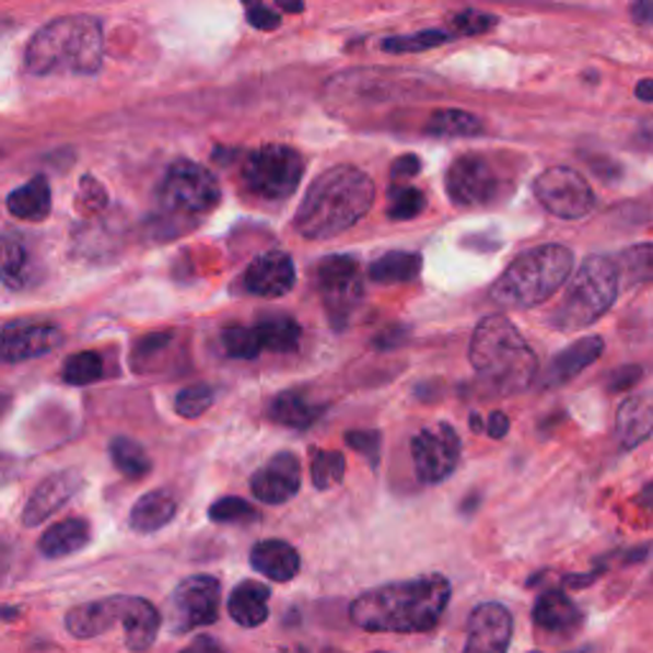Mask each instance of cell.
<instances>
[{"label": "cell", "mask_w": 653, "mask_h": 653, "mask_svg": "<svg viewBox=\"0 0 653 653\" xmlns=\"http://www.w3.org/2000/svg\"><path fill=\"white\" fill-rule=\"evenodd\" d=\"M450 597L444 574H421L368 590L350 605V618L371 633H424L440 623Z\"/></svg>", "instance_id": "6da1fadb"}, {"label": "cell", "mask_w": 653, "mask_h": 653, "mask_svg": "<svg viewBox=\"0 0 653 653\" xmlns=\"http://www.w3.org/2000/svg\"><path fill=\"white\" fill-rule=\"evenodd\" d=\"M375 184L363 168L337 164L319 174L299 205L294 228L310 241H327L358 225L373 207Z\"/></svg>", "instance_id": "7a4b0ae2"}, {"label": "cell", "mask_w": 653, "mask_h": 653, "mask_svg": "<svg viewBox=\"0 0 653 653\" xmlns=\"http://www.w3.org/2000/svg\"><path fill=\"white\" fill-rule=\"evenodd\" d=\"M103 23L92 15H65L38 28L26 46L34 74H95L103 67Z\"/></svg>", "instance_id": "3957f363"}, {"label": "cell", "mask_w": 653, "mask_h": 653, "mask_svg": "<svg viewBox=\"0 0 653 653\" xmlns=\"http://www.w3.org/2000/svg\"><path fill=\"white\" fill-rule=\"evenodd\" d=\"M470 363L475 373L501 394H516L532 386L539 371V358L511 319L493 314L475 327L470 340Z\"/></svg>", "instance_id": "277c9868"}, {"label": "cell", "mask_w": 653, "mask_h": 653, "mask_svg": "<svg viewBox=\"0 0 653 653\" xmlns=\"http://www.w3.org/2000/svg\"><path fill=\"white\" fill-rule=\"evenodd\" d=\"M574 256L567 245L547 243L539 248L521 253L511 260V266L498 276L490 289V296L503 306H539L557 294L570 279Z\"/></svg>", "instance_id": "5b68a950"}, {"label": "cell", "mask_w": 653, "mask_h": 653, "mask_svg": "<svg viewBox=\"0 0 653 653\" xmlns=\"http://www.w3.org/2000/svg\"><path fill=\"white\" fill-rule=\"evenodd\" d=\"M67 631L74 639H97L115 626H123L126 631V646L133 653H143L153 646L161 628V613L156 605L143 600V597L115 595L103 600L77 605L65 618Z\"/></svg>", "instance_id": "8992f818"}, {"label": "cell", "mask_w": 653, "mask_h": 653, "mask_svg": "<svg viewBox=\"0 0 653 653\" xmlns=\"http://www.w3.org/2000/svg\"><path fill=\"white\" fill-rule=\"evenodd\" d=\"M618 287L620 281L616 260L605 256H590L578 268V273L572 276V283L567 287L562 304H559L555 317H551V325L562 329V333L595 325L616 304Z\"/></svg>", "instance_id": "52a82bcc"}, {"label": "cell", "mask_w": 653, "mask_h": 653, "mask_svg": "<svg viewBox=\"0 0 653 653\" xmlns=\"http://www.w3.org/2000/svg\"><path fill=\"white\" fill-rule=\"evenodd\" d=\"M304 176L302 153L283 143H266L260 149L250 151L243 161V182L248 191L268 199V202H281L294 195Z\"/></svg>", "instance_id": "ba28073f"}, {"label": "cell", "mask_w": 653, "mask_h": 653, "mask_svg": "<svg viewBox=\"0 0 653 653\" xmlns=\"http://www.w3.org/2000/svg\"><path fill=\"white\" fill-rule=\"evenodd\" d=\"M159 207L176 218H199L220 205V184L195 161H174L156 189Z\"/></svg>", "instance_id": "9c48e42d"}, {"label": "cell", "mask_w": 653, "mask_h": 653, "mask_svg": "<svg viewBox=\"0 0 653 653\" xmlns=\"http://www.w3.org/2000/svg\"><path fill=\"white\" fill-rule=\"evenodd\" d=\"M447 195L463 210L493 207L511 191V179L486 153H465L447 168Z\"/></svg>", "instance_id": "30bf717a"}, {"label": "cell", "mask_w": 653, "mask_h": 653, "mask_svg": "<svg viewBox=\"0 0 653 653\" xmlns=\"http://www.w3.org/2000/svg\"><path fill=\"white\" fill-rule=\"evenodd\" d=\"M317 287L329 322L335 329H342L350 322V314L358 310L365 291L358 260L350 256L325 258L317 268Z\"/></svg>", "instance_id": "8fae6325"}, {"label": "cell", "mask_w": 653, "mask_h": 653, "mask_svg": "<svg viewBox=\"0 0 653 653\" xmlns=\"http://www.w3.org/2000/svg\"><path fill=\"white\" fill-rule=\"evenodd\" d=\"M534 195L551 214L562 220H580L595 207L593 187L570 166H551L541 172L534 182Z\"/></svg>", "instance_id": "7c38bea8"}, {"label": "cell", "mask_w": 653, "mask_h": 653, "mask_svg": "<svg viewBox=\"0 0 653 653\" xmlns=\"http://www.w3.org/2000/svg\"><path fill=\"white\" fill-rule=\"evenodd\" d=\"M220 582L210 574L182 580L168 600V623L174 633H187L210 626L220 618Z\"/></svg>", "instance_id": "4fadbf2b"}, {"label": "cell", "mask_w": 653, "mask_h": 653, "mask_svg": "<svg viewBox=\"0 0 653 653\" xmlns=\"http://www.w3.org/2000/svg\"><path fill=\"white\" fill-rule=\"evenodd\" d=\"M463 442L452 424L424 427L411 440V459L417 478L424 486H436L457 470Z\"/></svg>", "instance_id": "5bb4252c"}, {"label": "cell", "mask_w": 653, "mask_h": 653, "mask_svg": "<svg viewBox=\"0 0 653 653\" xmlns=\"http://www.w3.org/2000/svg\"><path fill=\"white\" fill-rule=\"evenodd\" d=\"M61 340H65L61 329L49 322H11L0 329V365L49 355Z\"/></svg>", "instance_id": "9a60e30c"}, {"label": "cell", "mask_w": 653, "mask_h": 653, "mask_svg": "<svg viewBox=\"0 0 653 653\" xmlns=\"http://www.w3.org/2000/svg\"><path fill=\"white\" fill-rule=\"evenodd\" d=\"M513 616L501 603H482L470 613L463 653H509Z\"/></svg>", "instance_id": "2e32d148"}, {"label": "cell", "mask_w": 653, "mask_h": 653, "mask_svg": "<svg viewBox=\"0 0 653 653\" xmlns=\"http://www.w3.org/2000/svg\"><path fill=\"white\" fill-rule=\"evenodd\" d=\"M302 488V463L294 452H279L250 478V490L260 503L281 505Z\"/></svg>", "instance_id": "e0dca14e"}, {"label": "cell", "mask_w": 653, "mask_h": 653, "mask_svg": "<svg viewBox=\"0 0 653 653\" xmlns=\"http://www.w3.org/2000/svg\"><path fill=\"white\" fill-rule=\"evenodd\" d=\"M296 283V268L289 253L271 250L258 256L253 264L245 268L241 289L250 296L260 299H279L289 294Z\"/></svg>", "instance_id": "ac0fdd59"}, {"label": "cell", "mask_w": 653, "mask_h": 653, "mask_svg": "<svg viewBox=\"0 0 653 653\" xmlns=\"http://www.w3.org/2000/svg\"><path fill=\"white\" fill-rule=\"evenodd\" d=\"M82 488L80 473L61 470L57 475L42 480L34 490V495L28 498L26 509H23V526H42L46 518H51L61 505L72 501V495Z\"/></svg>", "instance_id": "d6986e66"}, {"label": "cell", "mask_w": 653, "mask_h": 653, "mask_svg": "<svg viewBox=\"0 0 653 653\" xmlns=\"http://www.w3.org/2000/svg\"><path fill=\"white\" fill-rule=\"evenodd\" d=\"M582 610L567 597L562 590H549L534 605V626L547 639H572L582 628Z\"/></svg>", "instance_id": "ffe728a7"}, {"label": "cell", "mask_w": 653, "mask_h": 653, "mask_svg": "<svg viewBox=\"0 0 653 653\" xmlns=\"http://www.w3.org/2000/svg\"><path fill=\"white\" fill-rule=\"evenodd\" d=\"M250 564H253V570L260 572L264 578L273 580V582L294 580L299 570H302L299 551L291 547V544L281 541V539L258 541L256 547L250 549Z\"/></svg>", "instance_id": "44dd1931"}, {"label": "cell", "mask_w": 653, "mask_h": 653, "mask_svg": "<svg viewBox=\"0 0 653 653\" xmlns=\"http://www.w3.org/2000/svg\"><path fill=\"white\" fill-rule=\"evenodd\" d=\"M603 350H605V342L600 340V337H585V340L570 345V348L562 350L555 360H551L547 378H544L547 388L564 386V383L578 378L585 368H590L600 360Z\"/></svg>", "instance_id": "7402d4cb"}, {"label": "cell", "mask_w": 653, "mask_h": 653, "mask_svg": "<svg viewBox=\"0 0 653 653\" xmlns=\"http://www.w3.org/2000/svg\"><path fill=\"white\" fill-rule=\"evenodd\" d=\"M268 600H271V590L264 582L245 580L230 593L228 613L237 626L258 628L268 618Z\"/></svg>", "instance_id": "603a6c76"}, {"label": "cell", "mask_w": 653, "mask_h": 653, "mask_svg": "<svg viewBox=\"0 0 653 653\" xmlns=\"http://www.w3.org/2000/svg\"><path fill=\"white\" fill-rule=\"evenodd\" d=\"M325 413V406L310 401V396L304 390H283L273 398L271 409H268V419L276 421L281 427L291 429H310Z\"/></svg>", "instance_id": "cb8c5ba5"}, {"label": "cell", "mask_w": 653, "mask_h": 653, "mask_svg": "<svg viewBox=\"0 0 653 653\" xmlns=\"http://www.w3.org/2000/svg\"><path fill=\"white\" fill-rule=\"evenodd\" d=\"M90 544V524L84 518H67L54 524L42 539H38V551L46 559H61L77 555Z\"/></svg>", "instance_id": "d4e9b609"}, {"label": "cell", "mask_w": 653, "mask_h": 653, "mask_svg": "<svg viewBox=\"0 0 653 653\" xmlns=\"http://www.w3.org/2000/svg\"><path fill=\"white\" fill-rule=\"evenodd\" d=\"M176 516V498L168 490H151L130 511V528L138 534H153L168 526Z\"/></svg>", "instance_id": "484cf974"}, {"label": "cell", "mask_w": 653, "mask_h": 653, "mask_svg": "<svg viewBox=\"0 0 653 653\" xmlns=\"http://www.w3.org/2000/svg\"><path fill=\"white\" fill-rule=\"evenodd\" d=\"M8 212L19 220L42 222L51 212V189L44 176H34L28 184H23L15 191H11L5 199Z\"/></svg>", "instance_id": "4316f807"}, {"label": "cell", "mask_w": 653, "mask_h": 653, "mask_svg": "<svg viewBox=\"0 0 653 653\" xmlns=\"http://www.w3.org/2000/svg\"><path fill=\"white\" fill-rule=\"evenodd\" d=\"M653 429V413L649 396H633L623 401L618 411V436L623 442L626 450L639 447L641 442H646Z\"/></svg>", "instance_id": "83f0119b"}, {"label": "cell", "mask_w": 653, "mask_h": 653, "mask_svg": "<svg viewBox=\"0 0 653 653\" xmlns=\"http://www.w3.org/2000/svg\"><path fill=\"white\" fill-rule=\"evenodd\" d=\"M256 329L260 350L271 352H294L302 345V327L294 317H287V314H271V317L258 319Z\"/></svg>", "instance_id": "f1b7e54d"}, {"label": "cell", "mask_w": 653, "mask_h": 653, "mask_svg": "<svg viewBox=\"0 0 653 653\" xmlns=\"http://www.w3.org/2000/svg\"><path fill=\"white\" fill-rule=\"evenodd\" d=\"M31 250L26 241L15 233L0 235V281L8 289H23L28 283Z\"/></svg>", "instance_id": "f546056e"}, {"label": "cell", "mask_w": 653, "mask_h": 653, "mask_svg": "<svg viewBox=\"0 0 653 653\" xmlns=\"http://www.w3.org/2000/svg\"><path fill=\"white\" fill-rule=\"evenodd\" d=\"M421 271V256L406 250H390L368 268V279L375 283H409Z\"/></svg>", "instance_id": "4dcf8cb0"}, {"label": "cell", "mask_w": 653, "mask_h": 653, "mask_svg": "<svg viewBox=\"0 0 653 653\" xmlns=\"http://www.w3.org/2000/svg\"><path fill=\"white\" fill-rule=\"evenodd\" d=\"M482 123L475 115L455 107H444V110L432 113L427 120V133L436 138H473L482 133Z\"/></svg>", "instance_id": "1f68e13d"}, {"label": "cell", "mask_w": 653, "mask_h": 653, "mask_svg": "<svg viewBox=\"0 0 653 653\" xmlns=\"http://www.w3.org/2000/svg\"><path fill=\"white\" fill-rule=\"evenodd\" d=\"M110 457L115 467L130 480H141L151 473L149 452L143 450V444L128 440V436H115L110 442Z\"/></svg>", "instance_id": "d6a6232c"}, {"label": "cell", "mask_w": 653, "mask_h": 653, "mask_svg": "<svg viewBox=\"0 0 653 653\" xmlns=\"http://www.w3.org/2000/svg\"><path fill=\"white\" fill-rule=\"evenodd\" d=\"M450 42H452V31L429 28V31H419V34H411V36L386 38V42L381 44V49L390 51V54H417V51L436 49V46H444Z\"/></svg>", "instance_id": "836d02e7"}, {"label": "cell", "mask_w": 653, "mask_h": 653, "mask_svg": "<svg viewBox=\"0 0 653 653\" xmlns=\"http://www.w3.org/2000/svg\"><path fill=\"white\" fill-rule=\"evenodd\" d=\"M388 218L390 220H413L424 212L427 197L424 191L411 187V184H390L388 187Z\"/></svg>", "instance_id": "e575fe53"}, {"label": "cell", "mask_w": 653, "mask_h": 653, "mask_svg": "<svg viewBox=\"0 0 653 653\" xmlns=\"http://www.w3.org/2000/svg\"><path fill=\"white\" fill-rule=\"evenodd\" d=\"M616 271H618V281L631 283V287L649 283L651 281V245L641 243V245H633L631 250H626L616 264Z\"/></svg>", "instance_id": "d590c367"}, {"label": "cell", "mask_w": 653, "mask_h": 653, "mask_svg": "<svg viewBox=\"0 0 653 653\" xmlns=\"http://www.w3.org/2000/svg\"><path fill=\"white\" fill-rule=\"evenodd\" d=\"M345 478V455L342 452H327L319 450L312 457V482L314 488L329 490L340 486Z\"/></svg>", "instance_id": "8d00e7d4"}, {"label": "cell", "mask_w": 653, "mask_h": 653, "mask_svg": "<svg viewBox=\"0 0 653 653\" xmlns=\"http://www.w3.org/2000/svg\"><path fill=\"white\" fill-rule=\"evenodd\" d=\"M220 342H222V350H225L228 358L253 360L260 355V345H258L256 329L253 327H243V325L225 327L220 335Z\"/></svg>", "instance_id": "74e56055"}, {"label": "cell", "mask_w": 653, "mask_h": 653, "mask_svg": "<svg viewBox=\"0 0 653 653\" xmlns=\"http://www.w3.org/2000/svg\"><path fill=\"white\" fill-rule=\"evenodd\" d=\"M103 378V358L97 352H77L65 363V381L72 386H90Z\"/></svg>", "instance_id": "f35d334b"}, {"label": "cell", "mask_w": 653, "mask_h": 653, "mask_svg": "<svg viewBox=\"0 0 653 653\" xmlns=\"http://www.w3.org/2000/svg\"><path fill=\"white\" fill-rule=\"evenodd\" d=\"M210 518L214 524H245V521H258V511L250 503H245L243 498L230 495L212 503Z\"/></svg>", "instance_id": "ab89813d"}, {"label": "cell", "mask_w": 653, "mask_h": 653, "mask_svg": "<svg viewBox=\"0 0 653 653\" xmlns=\"http://www.w3.org/2000/svg\"><path fill=\"white\" fill-rule=\"evenodd\" d=\"M214 404V390L210 386H189L176 396V413L184 419H199Z\"/></svg>", "instance_id": "60d3db41"}, {"label": "cell", "mask_w": 653, "mask_h": 653, "mask_svg": "<svg viewBox=\"0 0 653 653\" xmlns=\"http://www.w3.org/2000/svg\"><path fill=\"white\" fill-rule=\"evenodd\" d=\"M495 23H498L495 15L473 11V8L459 11L450 19V26L455 28V34H459V36H480V34H486V31L495 28Z\"/></svg>", "instance_id": "b9f144b4"}, {"label": "cell", "mask_w": 653, "mask_h": 653, "mask_svg": "<svg viewBox=\"0 0 653 653\" xmlns=\"http://www.w3.org/2000/svg\"><path fill=\"white\" fill-rule=\"evenodd\" d=\"M345 442H348L355 452H360V455L371 459L373 467L378 465V457H381V434L378 432H371V429L348 432L345 434Z\"/></svg>", "instance_id": "7bdbcfd3"}, {"label": "cell", "mask_w": 653, "mask_h": 653, "mask_svg": "<svg viewBox=\"0 0 653 653\" xmlns=\"http://www.w3.org/2000/svg\"><path fill=\"white\" fill-rule=\"evenodd\" d=\"M172 337H174L172 333H156V335L143 337L136 348V363H141V360H149L151 355H156V352L166 350V345L172 342Z\"/></svg>", "instance_id": "ee69618b"}, {"label": "cell", "mask_w": 653, "mask_h": 653, "mask_svg": "<svg viewBox=\"0 0 653 653\" xmlns=\"http://www.w3.org/2000/svg\"><path fill=\"white\" fill-rule=\"evenodd\" d=\"M245 15H248L250 26L258 28V31H273V28L281 26L279 15H276L271 8H266V5H248Z\"/></svg>", "instance_id": "f6af8a7d"}, {"label": "cell", "mask_w": 653, "mask_h": 653, "mask_svg": "<svg viewBox=\"0 0 653 653\" xmlns=\"http://www.w3.org/2000/svg\"><path fill=\"white\" fill-rule=\"evenodd\" d=\"M419 172H421V159L409 153V156H398L394 161V166H390V179H394V184H398L401 179H413Z\"/></svg>", "instance_id": "bcb514c9"}, {"label": "cell", "mask_w": 653, "mask_h": 653, "mask_svg": "<svg viewBox=\"0 0 653 653\" xmlns=\"http://www.w3.org/2000/svg\"><path fill=\"white\" fill-rule=\"evenodd\" d=\"M406 337H409V333H406L404 327H388V329H383L378 337H375L373 348L375 350H396L406 342Z\"/></svg>", "instance_id": "7dc6e473"}, {"label": "cell", "mask_w": 653, "mask_h": 653, "mask_svg": "<svg viewBox=\"0 0 653 653\" xmlns=\"http://www.w3.org/2000/svg\"><path fill=\"white\" fill-rule=\"evenodd\" d=\"M80 202L88 207V210H100V207H105V191L95 179H90V176L82 182Z\"/></svg>", "instance_id": "c3c4849f"}, {"label": "cell", "mask_w": 653, "mask_h": 653, "mask_svg": "<svg viewBox=\"0 0 653 653\" xmlns=\"http://www.w3.org/2000/svg\"><path fill=\"white\" fill-rule=\"evenodd\" d=\"M641 375H643V371L639 365H626V368H620V371L613 375V378L608 381L610 383V390H623V388H633L635 383L641 381Z\"/></svg>", "instance_id": "681fc988"}, {"label": "cell", "mask_w": 653, "mask_h": 653, "mask_svg": "<svg viewBox=\"0 0 653 653\" xmlns=\"http://www.w3.org/2000/svg\"><path fill=\"white\" fill-rule=\"evenodd\" d=\"M182 653H228V651L222 649L218 639H212V635H199V639L191 641Z\"/></svg>", "instance_id": "f907efd6"}, {"label": "cell", "mask_w": 653, "mask_h": 653, "mask_svg": "<svg viewBox=\"0 0 653 653\" xmlns=\"http://www.w3.org/2000/svg\"><path fill=\"white\" fill-rule=\"evenodd\" d=\"M509 429H511V421L503 411L490 413V417H488V434L493 436V440H503V436L509 434Z\"/></svg>", "instance_id": "816d5d0a"}, {"label": "cell", "mask_w": 653, "mask_h": 653, "mask_svg": "<svg viewBox=\"0 0 653 653\" xmlns=\"http://www.w3.org/2000/svg\"><path fill=\"white\" fill-rule=\"evenodd\" d=\"M21 475V465L19 459L8 457V455H0V486H5V482L15 480Z\"/></svg>", "instance_id": "f5cc1de1"}, {"label": "cell", "mask_w": 653, "mask_h": 653, "mask_svg": "<svg viewBox=\"0 0 653 653\" xmlns=\"http://www.w3.org/2000/svg\"><path fill=\"white\" fill-rule=\"evenodd\" d=\"M11 564H13V549H11V544L0 539V580H3L5 574L11 572Z\"/></svg>", "instance_id": "db71d44e"}, {"label": "cell", "mask_w": 653, "mask_h": 653, "mask_svg": "<svg viewBox=\"0 0 653 653\" xmlns=\"http://www.w3.org/2000/svg\"><path fill=\"white\" fill-rule=\"evenodd\" d=\"M631 15H633L635 23H651L653 21V8H651V3H635L631 8Z\"/></svg>", "instance_id": "11a10c76"}, {"label": "cell", "mask_w": 653, "mask_h": 653, "mask_svg": "<svg viewBox=\"0 0 653 653\" xmlns=\"http://www.w3.org/2000/svg\"><path fill=\"white\" fill-rule=\"evenodd\" d=\"M635 95H639L641 103H653V82L651 80H641L639 90H635Z\"/></svg>", "instance_id": "9f6ffc18"}, {"label": "cell", "mask_w": 653, "mask_h": 653, "mask_svg": "<svg viewBox=\"0 0 653 653\" xmlns=\"http://www.w3.org/2000/svg\"><path fill=\"white\" fill-rule=\"evenodd\" d=\"M281 653H342L337 649H306V646H294V649H283Z\"/></svg>", "instance_id": "6f0895ef"}, {"label": "cell", "mask_w": 653, "mask_h": 653, "mask_svg": "<svg viewBox=\"0 0 653 653\" xmlns=\"http://www.w3.org/2000/svg\"><path fill=\"white\" fill-rule=\"evenodd\" d=\"M8 409H11V398H8L5 394H0V419L5 417Z\"/></svg>", "instance_id": "680465c9"}, {"label": "cell", "mask_w": 653, "mask_h": 653, "mask_svg": "<svg viewBox=\"0 0 653 653\" xmlns=\"http://www.w3.org/2000/svg\"><path fill=\"white\" fill-rule=\"evenodd\" d=\"M281 11H289V13H302L304 5L302 3H281Z\"/></svg>", "instance_id": "91938a15"}, {"label": "cell", "mask_w": 653, "mask_h": 653, "mask_svg": "<svg viewBox=\"0 0 653 653\" xmlns=\"http://www.w3.org/2000/svg\"><path fill=\"white\" fill-rule=\"evenodd\" d=\"M470 424H473L475 432H480V419H478V417H473V419H470Z\"/></svg>", "instance_id": "94428289"}, {"label": "cell", "mask_w": 653, "mask_h": 653, "mask_svg": "<svg viewBox=\"0 0 653 653\" xmlns=\"http://www.w3.org/2000/svg\"><path fill=\"white\" fill-rule=\"evenodd\" d=\"M532 653H541V651H532Z\"/></svg>", "instance_id": "6125c7cd"}, {"label": "cell", "mask_w": 653, "mask_h": 653, "mask_svg": "<svg viewBox=\"0 0 653 653\" xmlns=\"http://www.w3.org/2000/svg\"><path fill=\"white\" fill-rule=\"evenodd\" d=\"M378 653H383V651H378Z\"/></svg>", "instance_id": "be15d7a7"}]
</instances>
